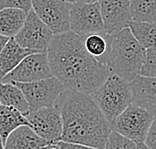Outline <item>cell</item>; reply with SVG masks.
<instances>
[{
    "instance_id": "obj_1",
    "label": "cell",
    "mask_w": 156,
    "mask_h": 149,
    "mask_svg": "<svg viewBox=\"0 0 156 149\" xmlns=\"http://www.w3.org/2000/svg\"><path fill=\"white\" fill-rule=\"evenodd\" d=\"M84 36L72 31L53 35L47 56L52 75L65 89L91 95L106 80L107 67L90 55Z\"/></svg>"
},
{
    "instance_id": "obj_2",
    "label": "cell",
    "mask_w": 156,
    "mask_h": 149,
    "mask_svg": "<svg viewBox=\"0 0 156 149\" xmlns=\"http://www.w3.org/2000/svg\"><path fill=\"white\" fill-rule=\"evenodd\" d=\"M54 106L62 117L61 141L105 149L112 129L89 94L65 89Z\"/></svg>"
},
{
    "instance_id": "obj_3",
    "label": "cell",
    "mask_w": 156,
    "mask_h": 149,
    "mask_svg": "<svg viewBox=\"0 0 156 149\" xmlns=\"http://www.w3.org/2000/svg\"><path fill=\"white\" fill-rule=\"evenodd\" d=\"M107 36L108 51L103 65L110 73L131 82L140 75L146 50L133 36L129 27Z\"/></svg>"
},
{
    "instance_id": "obj_4",
    "label": "cell",
    "mask_w": 156,
    "mask_h": 149,
    "mask_svg": "<svg viewBox=\"0 0 156 149\" xmlns=\"http://www.w3.org/2000/svg\"><path fill=\"white\" fill-rule=\"evenodd\" d=\"M90 96L110 124L132 104L130 82L110 73L100 87Z\"/></svg>"
},
{
    "instance_id": "obj_5",
    "label": "cell",
    "mask_w": 156,
    "mask_h": 149,
    "mask_svg": "<svg viewBox=\"0 0 156 149\" xmlns=\"http://www.w3.org/2000/svg\"><path fill=\"white\" fill-rule=\"evenodd\" d=\"M154 115L136 104H130L111 125V129L135 143L144 142Z\"/></svg>"
},
{
    "instance_id": "obj_6",
    "label": "cell",
    "mask_w": 156,
    "mask_h": 149,
    "mask_svg": "<svg viewBox=\"0 0 156 149\" xmlns=\"http://www.w3.org/2000/svg\"><path fill=\"white\" fill-rule=\"evenodd\" d=\"M23 92L29 105V112L37 111L41 108L52 107L60 94L65 90L62 83L52 76L29 83L12 82Z\"/></svg>"
},
{
    "instance_id": "obj_7",
    "label": "cell",
    "mask_w": 156,
    "mask_h": 149,
    "mask_svg": "<svg viewBox=\"0 0 156 149\" xmlns=\"http://www.w3.org/2000/svg\"><path fill=\"white\" fill-rule=\"evenodd\" d=\"M32 10L53 34L70 31L71 3L64 0H31Z\"/></svg>"
},
{
    "instance_id": "obj_8",
    "label": "cell",
    "mask_w": 156,
    "mask_h": 149,
    "mask_svg": "<svg viewBox=\"0 0 156 149\" xmlns=\"http://www.w3.org/2000/svg\"><path fill=\"white\" fill-rule=\"evenodd\" d=\"M70 31L86 37L104 33V24L99 3L77 1L70 9Z\"/></svg>"
},
{
    "instance_id": "obj_9",
    "label": "cell",
    "mask_w": 156,
    "mask_h": 149,
    "mask_svg": "<svg viewBox=\"0 0 156 149\" xmlns=\"http://www.w3.org/2000/svg\"><path fill=\"white\" fill-rule=\"evenodd\" d=\"M53 35L52 31L31 9L27 13L23 27L14 39L21 47L33 53H47Z\"/></svg>"
},
{
    "instance_id": "obj_10",
    "label": "cell",
    "mask_w": 156,
    "mask_h": 149,
    "mask_svg": "<svg viewBox=\"0 0 156 149\" xmlns=\"http://www.w3.org/2000/svg\"><path fill=\"white\" fill-rule=\"evenodd\" d=\"M52 76L47 53H33L24 58L0 81L3 83H29Z\"/></svg>"
},
{
    "instance_id": "obj_11",
    "label": "cell",
    "mask_w": 156,
    "mask_h": 149,
    "mask_svg": "<svg viewBox=\"0 0 156 149\" xmlns=\"http://www.w3.org/2000/svg\"><path fill=\"white\" fill-rule=\"evenodd\" d=\"M30 128L48 144L61 141L63 122L61 113L55 106L41 108L26 115Z\"/></svg>"
},
{
    "instance_id": "obj_12",
    "label": "cell",
    "mask_w": 156,
    "mask_h": 149,
    "mask_svg": "<svg viewBox=\"0 0 156 149\" xmlns=\"http://www.w3.org/2000/svg\"><path fill=\"white\" fill-rule=\"evenodd\" d=\"M104 24V33L115 34L132 22L130 0H101L99 2Z\"/></svg>"
},
{
    "instance_id": "obj_13",
    "label": "cell",
    "mask_w": 156,
    "mask_h": 149,
    "mask_svg": "<svg viewBox=\"0 0 156 149\" xmlns=\"http://www.w3.org/2000/svg\"><path fill=\"white\" fill-rule=\"evenodd\" d=\"M132 103L156 115V78L138 75L130 82Z\"/></svg>"
},
{
    "instance_id": "obj_14",
    "label": "cell",
    "mask_w": 156,
    "mask_h": 149,
    "mask_svg": "<svg viewBox=\"0 0 156 149\" xmlns=\"http://www.w3.org/2000/svg\"><path fill=\"white\" fill-rule=\"evenodd\" d=\"M48 142L39 137L28 126H21L8 136L4 149H38L47 146Z\"/></svg>"
},
{
    "instance_id": "obj_15",
    "label": "cell",
    "mask_w": 156,
    "mask_h": 149,
    "mask_svg": "<svg viewBox=\"0 0 156 149\" xmlns=\"http://www.w3.org/2000/svg\"><path fill=\"white\" fill-rule=\"evenodd\" d=\"M30 54H33V52L21 47L14 37L10 38L0 53V80L11 72L24 58Z\"/></svg>"
},
{
    "instance_id": "obj_16",
    "label": "cell",
    "mask_w": 156,
    "mask_h": 149,
    "mask_svg": "<svg viewBox=\"0 0 156 149\" xmlns=\"http://www.w3.org/2000/svg\"><path fill=\"white\" fill-rule=\"evenodd\" d=\"M27 13L20 8L8 7L0 11V34L8 38L15 37L23 27Z\"/></svg>"
},
{
    "instance_id": "obj_17",
    "label": "cell",
    "mask_w": 156,
    "mask_h": 149,
    "mask_svg": "<svg viewBox=\"0 0 156 149\" xmlns=\"http://www.w3.org/2000/svg\"><path fill=\"white\" fill-rule=\"evenodd\" d=\"M21 126L30 127V123L25 115L14 107L0 106V136L3 142L5 143L10 134Z\"/></svg>"
},
{
    "instance_id": "obj_18",
    "label": "cell",
    "mask_w": 156,
    "mask_h": 149,
    "mask_svg": "<svg viewBox=\"0 0 156 149\" xmlns=\"http://www.w3.org/2000/svg\"><path fill=\"white\" fill-rule=\"evenodd\" d=\"M0 102L1 105L16 108L25 116L29 113V105L23 92L12 83L0 81Z\"/></svg>"
},
{
    "instance_id": "obj_19",
    "label": "cell",
    "mask_w": 156,
    "mask_h": 149,
    "mask_svg": "<svg viewBox=\"0 0 156 149\" xmlns=\"http://www.w3.org/2000/svg\"><path fill=\"white\" fill-rule=\"evenodd\" d=\"M132 21L156 23V0H130Z\"/></svg>"
},
{
    "instance_id": "obj_20",
    "label": "cell",
    "mask_w": 156,
    "mask_h": 149,
    "mask_svg": "<svg viewBox=\"0 0 156 149\" xmlns=\"http://www.w3.org/2000/svg\"><path fill=\"white\" fill-rule=\"evenodd\" d=\"M129 29L145 50L156 47V23L132 21L129 25Z\"/></svg>"
},
{
    "instance_id": "obj_21",
    "label": "cell",
    "mask_w": 156,
    "mask_h": 149,
    "mask_svg": "<svg viewBox=\"0 0 156 149\" xmlns=\"http://www.w3.org/2000/svg\"><path fill=\"white\" fill-rule=\"evenodd\" d=\"M84 45L90 55L95 57L103 64L104 58L108 51V36L107 34H91L85 37Z\"/></svg>"
},
{
    "instance_id": "obj_22",
    "label": "cell",
    "mask_w": 156,
    "mask_h": 149,
    "mask_svg": "<svg viewBox=\"0 0 156 149\" xmlns=\"http://www.w3.org/2000/svg\"><path fill=\"white\" fill-rule=\"evenodd\" d=\"M106 147L107 149H137V143L112 130Z\"/></svg>"
},
{
    "instance_id": "obj_23",
    "label": "cell",
    "mask_w": 156,
    "mask_h": 149,
    "mask_svg": "<svg viewBox=\"0 0 156 149\" xmlns=\"http://www.w3.org/2000/svg\"><path fill=\"white\" fill-rule=\"evenodd\" d=\"M140 75L156 78V47L146 49Z\"/></svg>"
},
{
    "instance_id": "obj_24",
    "label": "cell",
    "mask_w": 156,
    "mask_h": 149,
    "mask_svg": "<svg viewBox=\"0 0 156 149\" xmlns=\"http://www.w3.org/2000/svg\"><path fill=\"white\" fill-rule=\"evenodd\" d=\"M8 7L20 8L28 13L32 9L31 0H0V11Z\"/></svg>"
},
{
    "instance_id": "obj_25",
    "label": "cell",
    "mask_w": 156,
    "mask_h": 149,
    "mask_svg": "<svg viewBox=\"0 0 156 149\" xmlns=\"http://www.w3.org/2000/svg\"><path fill=\"white\" fill-rule=\"evenodd\" d=\"M144 144L149 149H156V115H154L152 123L147 132Z\"/></svg>"
},
{
    "instance_id": "obj_26",
    "label": "cell",
    "mask_w": 156,
    "mask_h": 149,
    "mask_svg": "<svg viewBox=\"0 0 156 149\" xmlns=\"http://www.w3.org/2000/svg\"><path fill=\"white\" fill-rule=\"evenodd\" d=\"M58 144L61 149H98V148L86 146V145H82V144L68 143V142H63V141H59Z\"/></svg>"
},
{
    "instance_id": "obj_27",
    "label": "cell",
    "mask_w": 156,
    "mask_h": 149,
    "mask_svg": "<svg viewBox=\"0 0 156 149\" xmlns=\"http://www.w3.org/2000/svg\"><path fill=\"white\" fill-rule=\"evenodd\" d=\"M9 39L8 37H6V36H3V35L0 34V53H1V51L3 50V48L5 47V45L7 44V42L9 41Z\"/></svg>"
},
{
    "instance_id": "obj_28",
    "label": "cell",
    "mask_w": 156,
    "mask_h": 149,
    "mask_svg": "<svg viewBox=\"0 0 156 149\" xmlns=\"http://www.w3.org/2000/svg\"><path fill=\"white\" fill-rule=\"evenodd\" d=\"M47 149H61L59 146L58 142L57 143H52V144H48L47 145Z\"/></svg>"
},
{
    "instance_id": "obj_29",
    "label": "cell",
    "mask_w": 156,
    "mask_h": 149,
    "mask_svg": "<svg viewBox=\"0 0 156 149\" xmlns=\"http://www.w3.org/2000/svg\"><path fill=\"white\" fill-rule=\"evenodd\" d=\"M137 149H149V148L144 144V142H141V143H137Z\"/></svg>"
},
{
    "instance_id": "obj_30",
    "label": "cell",
    "mask_w": 156,
    "mask_h": 149,
    "mask_svg": "<svg viewBox=\"0 0 156 149\" xmlns=\"http://www.w3.org/2000/svg\"><path fill=\"white\" fill-rule=\"evenodd\" d=\"M80 1L85 2V3H99L101 0H80Z\"/></svg>"
},
{
    "instance_id": "obj_31",
    "label": "cell",
    "mask_w": 156,
    "mask_h": 149,
    "mask_svg": "<svg viewBox=\"0 0 156 149\" xmlns=\"http://www.w3.org/2000/svg\"><path fill=\"white\" fill-rule=\"evenodd\" d=\"M0 149H4V142H3L1 136H0Z\"/></svg>"
},
{
    "instance_id": "obj_32",
    "label": "cell",
    "mask_w": 156,
    "mask_h": 149,
    "mask_svg": "<svg viewBox=\"0 0 156 149\" xmlns=\"http://www.w3.org/2000/svg\"><path fill=\"white\" fill-rule=\"evenodd\" d=\"M64 1H66V2H68V3H75V2H77V1H79V0H64Z\"/></svg>"
},
{
    "instance_id": "obj_33",
    "label": "cell",
    "mask_w": 156,
    "mask_h": 149,
    "mask_svg": "<svg viewBox=\"0 0 156 149\" xmlns=\"http://www.w3.org/2000/svg\"><path fill=\"white\" fill-rule=\"evenodd\" d=\"M38 149H47V146H44V147H41V148H38Z\"/></svg>"
},
{
    "instance_id": "obj_34",
    "label": "cell",
    "mask_w": 156,
    "mask_h": 149,
    "mask_svg": "<svg viewBox=\"0 0 156 149\" xmlns=\"http://www.w3.org/2000/svg\"><path fill=\"white\" fill-rule=\"evenodd\" d=\"M0 106H1V102H0Z\"/></svg>"
},
{
    "instance_id": "obj_35",
    "label": "cell",
    "mask_w": 156,
    "mask_h": 149,
    "mask_svg": "<svg viewBox=\"0 0 156 149\" xmlns=\"http://www.w3.org/2000/svg\"><path fill=\"white\" fill-rule=\"evenodd\" d=\"M105 149H107V147H105Z\"/></svg>"
}]
</instances>
